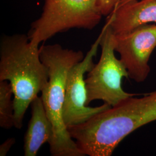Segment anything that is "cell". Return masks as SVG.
I'll list each match as a JSON object with an SVG mask.
<instances>
[{"label": "cell", "instance_id": "6da1fadb", "mask_svg": "<svg viewBox=\"0 0 156 156\" xmlns=\"http://www.w3.org/2000/svg\"><path fill=\"white\" fill-rule=\"evenodd\" d=\"M129 97L90 118L67 127L84 156H111L119 144L136 129L156 120V91L141 98Z\"/></svg>", "mask_w": 156, "mask_h": 156}, {"label": "cell", "instance_id": "7a4b0ae2", "mask_svg": "<svg viewBox=\"0 0 156 156\" xmlns=\"http://www.w3.org/2000/svg\"><path fill=\"white\" fill-rule=\"evenodd\" d=\"M8 81L14 98V125L23 127L32 101L49 81L48 68L40 58V47L32 45L28 35H4L0 42V81Z\"/></svg>", "mask_w": 156, "mask_h": 156}, {"label": "cell", "instance_id": "3957f363", "mask_svg": "<svg viewBox=\"0 0 156 156\" xmlns=\"http://www.w3.org/2000/svg\"><path fill=\"white\" fill-rule=\"evenodd\" d=\"M84 57L82 51L64 48L59 44L40 47V58L48 68L49 75L41 97L53 127L54 136L49 144L51 156H84L71 137L62 117L68 73Z\"/></svg>", "mask_w": 156, "mask_h": 156}, {"label": "cell", "instance_id": "277c9868", "mask_svg": "<svg viewBox=\"0 0 156 156\" xmlns=\"http://www.w3.org/2000/svg\"><path fill=\"white\" fill-rule=\"evenodd\" d=\"M102 16L97 0H44L42 12L32 23L28 38L32 45L39 46L72 28L93 30Z\"/></svg>", "mask_w": 156, "mask_h": 156}, {"label": "cell", "instance_id": "5b68a950", "mask_svg": "<svg viewBox=\"0 0 156 156\" xmlns=\"http://www.w3.org/2000/svg\"><path fill=\"white\" fill-rule=\"evenodd\" d=\"M102 30L100 58L85 79L86 105L93 101L102 100L112 107L129 97L140 94L128 93L123 89L122 80L129 77L126 67L115 55V34L108 21Z\"/></svg>", "mask_w": 156, "mask_h": 156}, {"label": "cell", "instance_id": "8992f818", "mask_svg": "<svg viewBox=\"0 0 156 156\" xmlns=\"http://www.w3.org/2000/svg\"><path fill=\"white\" fill-rule=\"evenodd\" d=\"M102 30L90 49L81 62L75 64L67 75L65 100L62 117L67 127L84 123L95 115L106 111L111 106L104 103L97 107L87 106V91L84 75L94 67L93 58L96 56L100 45Z\"/></svg>", "mask_w": 156, "mask_h": 156}, {"label": "cell", "instance_id": "52a82bcc", "mask_svg": "<svg viewBox=\"0 0 156 156\" xmlns=\"http://www.w3.org/2000/svg\"><path fill=\"white\" fill-rule=\"evenodd\" d=\"M115 51L126 67L128 77L141 83L151 72L149 62L156 48V23L146 24L126 33L115 34Z\"/></svg>", "mask_w": 156, "mask_h": 156}, {"label": "cell", "instance_id": "ba28073f", "mask_svg": "<svg viewBox=\"0 0 156 156\" xmlns=\"http://www.w3.org/2000/svg\"><path fill=\"white\" fill-rule=\"evenodd\" d=\"M115 34L128 33L140 26L156 23V0H133L118 6L108 16Z\"/></svg>", "mask_w": 156, "mask_h": 156}, {"label": "cell", "instance_id": "9c48e42d", "mask_svg": "<svg viewBox=\"0 0 156 156\" xmlns=\"http://www.w3.org/2000/svg\"><path fill=\"white\" fill-rule=\"evenodd\" d=\"M31 117L24 136L25 156H37L41 147L49 145L53 138V124L48 116L41 97L38 96L30 104Z\"/></svg>", "mask_w": 156, "mask_h": 156}, {"label": "cell", "instance_id": "30bf717a", "mask_svg": "<svg viewBox=\"0 0 156 156\" xmlns=\"http://www.w3.org/2000/svg\"><path fill=\"white\" fill-rule=\"evenodd\" d=\"M12 87L8 81H0V126L5 129L14 127V106Z\"/></svg>", "mask_w": 156, "mask_h": 156}, {"label": "cell", "instance_id": "8fae6325", "mask_svg": "<svg viewBox=\"0 0 156 156\" xmlns=\"http://www.w3.org/2000/svg\"><path fill=\"white\" fill-rule=\"evenodd\" d=\"M123 0H97L103 16H109Z\"/></svg>", "mask_w": 156, "mask_h": 156}, {"label": "cell", "instance_id": "7c38bea8", "mask_svg": "<svg viewBox=\"0 0 156 156\" xmlns=\"http://www.w3.org/2000/svg\"><path fill=\"white\" fill-rule=\"evenodd\" d=\"M15 142L16 140L13 138H8L0 146V156H5Z\"/></svg>", "mask_w": 156, "mask_h": 156}, {"label": "cell", "instance_id": "4fadbf2b", "mask_svg": "<svg viewBox=\"0 0 156 156\" xmlns=\"http://www.w3.org/2000/svg\"><path fill=\"white\" fill-rule=\"evenodd\" d=\"M133 1V0H123V1L121 2V3H120L119 5H122V4H124V3H126V2H127L128 1Z\"/></svg>", "mask_w": 156, "mask_h": 156}]
</instances>
